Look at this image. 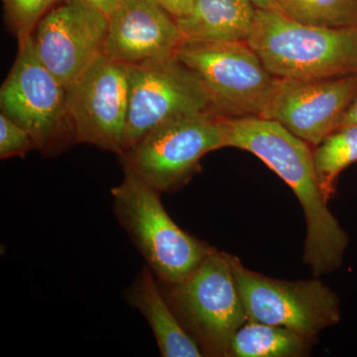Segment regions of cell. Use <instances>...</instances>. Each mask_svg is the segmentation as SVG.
Listing matches in <instances>:
<instances>
[{"mask_svg":"<svg viewBox=\"0 0 357 357\" xmlns=\"http://www.w3.org/2000/svg\"><path fill=\"white\" fill-rule=\"evenodd\" d=\"M246 41L276 77L319 79L357 74V28L318 27L275 9H257Z\"/></svg>","mask_w":357,"mask_h":357,"instance_id":"6da1fadb","label":"cell"},{"mask_svg":"<svg viewBox=\"0 0 357 357\" xmlns=\"http://www.w3.org/2000/svg\"><path fill=\"white\" fill-rule=\"evenodd\" d=\"M123 180L110 191L115 218L157 281L180 283L197 269L213 248L174 222L162 204L161 192L128 167H123Z\"/></svg>","mask_w":357,"mask_h":357,"instance_id":"7a4b0ae2","label":"cell"},{"mask_svg":"<svg viewBox=\"0 0 357 357\" xmlns=\"http://www.w3.org/2000/svg\"><path fill=\"white\" fill-rule=\"evenodd\" d=\"M158 284L204 356H229L232 337L248 321L230 255L213 248L185 280Z\"/></svg>","mask_w":357,"mask_h":357,"instance_id":"3957f363","label":"cell"},{"mask_svg":"<svg viewBox=\"0 0 357 357\" xmlns=\"http://www.w3.org/2000/svg\"><path fill=\"white\" fill-rule=\"evenodd\" d=\"M225 119L204 112L166 122L122 153V164L162 194L178 191L204 155L225 147Z\"/></svg>","mask_w":357,"mask_h":357,"instance_id":"277c9868","label":"cell"},{"mask_svg":"<svg viewBox=\"0 0 357 357\" xmlns=\"http://www.w3.org/2000/svg\"><path fill=\"white\" fill-rule=\"evenodd\" d=\"M177 58L201 77L218 114L261 115L276 77L248 41H184Z\"/></svg>","mask_w":357,"mask_h":357,"instance_id":"5b68a950","label":"cell"},{"mask_svg":"<svg viewBox=\"0 0 357 357\" xmlns=\"http://www.w3.org/2000/svg\"><path fill=\"white\" fill-rule=\"evenodd\" d=\"M66 102L67 88L41 62L29 37L20 45L13 69L0 89L2 114L31 134L37 150L55 155L76 142Z\"/></svg>","mask_w":357,"mask_h":357,"instance_id":"8992f818","label":"cell"},{"mask_svg":"<svg viewBox=\"0 0 357 357\" xmlns=\"http://www.w3.org/2000/svg\"><path fill=\"white\" fill-rule=\"evenodd\" d=\"M126 66L129 107L122 153L166 122L215 112L201 77L177 57Z\"/></svg>","mask_w":357,"mask_h":357,"instance_id":"52a82bcc","label":"cell"},{"mask_svg":"<svg viewBox=\"0 0 357 357\" xmlns=\"http://www.w3.org/2000/svg\"><path fill=\"white\" fill-rule=\"evenodd\" d=\"M230 262L248 321L283 326L311 340L340 323V300L319 279L278 280L248 269L236 256Z\"/></svg>","mask_w":357,"mask_h":357,"instance_id":"ba28073f","label":"cell"},{"mask_svg":"<svg viewBox=\"0 0 357 357\" xmlns=\"http://www.w3.org/2000/svg\"><path fill=\"white\" fill-rule=\"evenodd\" d=\"M67 114L77 143L121 156L128 123V66L100 54L67 86Z\"/></svg>","mask_w":357,"mask_h":357,"instance_id":"9c48e42d","label":"cell"},{"mask_svg":"<svg viewBox=\"0 0 357 357\" xmlns=\"http://www.w3.org/2000/svg\"><path fill=\"white\" fill-rule=\"evenodd\" d=\"M357 96V74L330 79L276 77L260 116L278 121L309 145L333 131Z\"/></svg>","mask_w":357,"mask_h":357,"instance_id":"30bf717a","label":"cell"},{"mask_svg":"<svg viewBox=\"0 0 357 357\" xmlns=\"http://www.w3.org/2000/svg\"><path fill=\"white\" fill-rule=\"evenodd\" d=\"M109 24V18L84 0H66L35 27V50L67 88L102 54Z\"/></svg>","mask_w":357,"mask_h":357,"instance_id":"8fae6325","label":"cell"},{"mask_svg":"<svg viewBox=\"0 0 357 357\" xmlns=\"http://www.w3.org/2000/svg\"><path fill=\"white\" fill-rule=\"evenodd\" d=\"M184 43L177 21L156 0H121L109 16L102 53L124 65L177 57Z\"/></svg>","mask_w":357,"mask_h":357,"instance_id":"7c38bea8","label":"cell"},{"mask_svg":"<svg viewBox=\"0 0 357 357\" xmlns=\"http://www.w3.org/2000/svg\"><path fill=\"white\" fill-rule=\"evenodd\" d=\"M124 298L149 324L162 356H204L199 344L181 325L147 265L142 267L130 287L126 289Z\"/></svg>","mask_w":357,"mask_h":357,"instance_id":"4fadbf2b","label":"cell"},{"mask_svg":"<svg viewBox=\"0 0 357 357\" xmlns=\"http://www.w3.org/2000/svg\"><path fill=\"white\" fill-rule=\"evenodd\" d=\"M257 9L250 0H194L190 13L176 21L184 41H246Z\"/></svg>","mask_w":357,"mask_h":357,"instance_id":"5bb4252c","label":"cell"},{"mask_svg":"<svg viewBox=\"0 0 357 357\" xmlns=\"http://www.w3.org/2000/svg\"><path fill=\"white\" fill-rule=\"evenodd\" d=\"M311 342L309 338L283 326L248 321L232 337L229 356H306Z\"/></svg>","mask_w":357,"mask_h":357,"instance_id":"9a60e30c","label":"cell"},{"mask_svg":"<svg viewBox=\"0 0 357 357\" xmlns=\"http://www.w3.org/2000/svg\"><path fill=\"white\" fill-rule=\"evenodd\" d=\"M312 160L321 191L330 199L337 176L357 162V124L333 131L317 146Z\"/></svg>","mask_w":357,"mask_h":357,"instance_id":"2e32d148","label":"cell"},{"mask_svg":"<svg viewBox=\"0 0 357 357\" xmlns=\"http://www.w3.org/2000/svg\"><path fill=\"white\" fill-rule=\"evenodd\" d=\"M273 9L304 24L357 28V0H273Z\"/></svg>","mask_w":357,"mask_h":357,"instance_id":"e0dca14e","label":"cell"},{"mask_svg":"<svg viewBox=\"0 0 357 357\" xmlns=\"http://www.w3.org/2000/svg\"><path fill=\"white\" fill-rule=\"evenodd\" d=\"M7 22L20 45L32 36L45 14L66 0H2Z\"/></svg>","mask_w":357,"mask_h":357,"instance_id":"ac0fdd59","label":"cell"},{"mask_svg":"<svg viewBox=\"0 0 357 357\" xmlns=\"http://www.w3.org/2000/svg\"><path fill=\"white\" fill-rule=\"evenodd\" d=\"M34 149H37V145L31 134L1 112L0 114V158L23 157Z\"/></svg>","mask_w":357,"mask_h":357,"instance_id":"d6986e66","label":"cell"},{"mask_svg":"<svg viewBox=\"0 0 357 357\" xmlns=\"http://www.w3.org/2000/svg\"><path fill=\"white\" fill-rule=\"evenodd\" d=\"M175 20L184 17L191 11L194 0H156Z\"/></svg>","mask_w":357,"mask_h":357,"instance_id":"ffe728a7","label":"cell"},{"mask_svg":"<svg viewBox=\"0 0 357 357\" xmlns=\"http://www.w3.org/2000/svg\"><path fill=\"white\" fill-rule=\"evenodd\" d=\"M88 2L91 6L102 11L103 14L109 18V16L114 13L117 6L121 4V0H84Z\"/></svg>","mask_w":357,"mask_h":357,"instance_id":"44dd1931","label":"cell"},{"mask_svg":"<svg viewBox=\"0 0 357 357\" xmlns=\"http://www.w3.org/2000/svg\"><path fill=\"white\" fill-rule=\"evenodd\" d=\"M354 124H357V96L345 112L338 129L344 128V126H354Z\"/></svg>","mask_w":357,"mask_h":357,"instance_id":"7402d4cb","label":"cell"},{"mask_svg":"<svg viewBox=\"0 0 357 357\" xmlns=\"http://www.w3.org/2000/svg\"><path fill=\"white\" fill-rule=\"evenodd\" d=\"M258 9H273V0H250Z\"/></svg>","mask_w":357,"mask_h":357,"instance_id":"603a6c76","label":"cell"}]
</instances>
